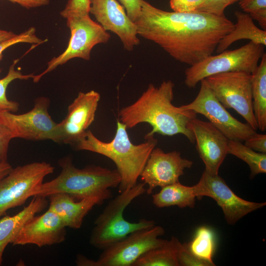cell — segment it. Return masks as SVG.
<instances>
[{
  "mask_svg": "<svg viewBox=\"0 0 266 266\" xmlns=\"http://www.w3.org/2000/svg\"><path fill=\"white\" fill-rule=\"evenodd\" d=\"M134 23L138 35L190 66L212 55L220 40L234 27L225 15L167 11L145 0H142L140 15Z\"/></svg>",
  "mask_w": 266,
  "mask_h": 266,
  "instance_id": "obj_1",
  "label": "cell"
},
{
  "mask_svg": "<svg viewBox=\"0 0 266 266\" xmlns=\"http://www.w3.org/2000/svg\"><path fill=\"white\" fill-rule=\"evenodd\" d=\"M174 88V83L169 80L163 81L158 87L150 84L136 100L120 110L118 120L127 129L142 123L149 124L152 130L144 137L155 133L166 136L181 134L195 143L190 124L197 114L172 104Z\"/></svg>",
  "mask_w": 266,
  "mask_h": 266,
  "instance_id": "obj_2",
  "label": "cell"
},
{
  "mask_svg": "<svg viewBox=\"0 0 266 266\" xmlns=\"http://www.w3.org/2000/svg\"><path fill=\"white\" fill-rule=\"evenodd\" d=\"M154 136L144 137L145 142L134 144L130 139L127 127L118 119L115 136L110 142L99 139L88 130L73 146L77 150L92 152L111 160L121 177L118 186L121 193L137 184L151 151L157 144L158 140Z\"/></svg>",
  "mask_w": 266,
  "mask_h": 266,
  "instance_id": "obj_3",
  "label": "cell"
},
{
  "mask_svg": "<svg viewBox=\"0 0 266 266\" xmlns=\"http://www.w3.org/2000/svg\"><path fill=\"white\" fill-rule=\"evenodd\" d=\"M59 165L62 168L60 173L54 179L43 183L35 196L47 198L63 193L77 200L90 197L105 200L111 196L110 188L118 187L121 182L116 169L111 170L95 165L77 168L70 157L61 159Z\"/></svg>",
  "mask_w": 266,
  "mask_h": 266,
  "instance_id": "obj_4",
  "label": "cell"
},
{
  "mask_svg": "<svg viewBox=\"0 0 266 266\" xmlns=\"http://www.w3.org/2000/svg\"><path fill=\"white\" fill-rule=\"evenodd\" d=\"M143 182L119 193L111 200L94 222V227L89 238L90 244L95 248L103 250L122 239L131 233L155 225L153 220L141 219L131 223L124 217L126 207L136 198L146 192Z\"/></svg>",
  "mask_w": 266,
  "mask_h": 266,
  "instance_id": "obj_5",
  "label": "cell"
},
{
  "mask_svg": "<svg viewBox=\"0 0 266 266\" xmlns=\"http://www.w3.org/2000/svg\"><path fill=\"white\" fill-rule=\"evenodd\" d=\"M265 46L249 41L233 50L210 55L185 70L184 83L190 88L209 76L224 72L241 71L251 74L265 53Z\"/></svg>",
  "mask_w": 266,
  "mask_h": 266,
  "instance_id": "obj_6",
  "label": "cell"
},
{
  "mask_svg": "<svg viewBox=\"0 0 266 266\" xmlns=\"http://www.w3.org/2000/svg\"><path fill=\"white\" fill-rule=\"evenodd\" d=\"M163 227L155 225L135 231L122 239L104 248L97 260L78 254L75 263L79 266H133L148 251L163 244L166 239Z\"/></svg>",
  "mask_w": 266,
  "mask_h": 266,
  "instance_id": "obj_7",
  "label": "cell"
},
{
  "mask_svg": "<svg viewBox=\"0 0 266 266\" xmlns=\"http://www.w3.org/2000/svg\"><path fill=\"white\" fill-rule=\"evenodd\" d=\"M66 19L67 27L70 32L66 49L49 61L46 69L42 72L34 75L33 78L34 82H38L44 75L72 59L90 60L93 48L97 44L107 43L110 38L107 31L93 21L89 14L70 17Z\"/></svg>",
  "mask_w": 266,
  "mask_h": 266,
  "instance_id": "obj_8",
  "label": "cell"
},
{
  "mask_svg": "<svg viewBox=\"0 0 266 266\" xmlns=\"http://www.w3.org/2000/svg\"><path fill=\"white\" fill-rule=\"evenodd\" d=\"M54 167L45 162L19 166L0 180V218L9 209L21 206L36 195L44 178Z\"/></svg>",
  "mask_w": 266,
  "mask_h": 266,
  "instance_id": "obj_9",
  "label": "cell"
},
{
  "mask_svg": "<svg viewBox=\"0 0 266 266\" xmlns=\"http://www.w3.org/2000/svg\"><path fill=\"white\" fill-rule=\"evenodd\" d=\"M216 98L226 108H232L256 131L258 129L253 106L251 74L232 71L204 79Z\"/></svg>",
  "mask_w": 266,
  "mask_h": 266,
  "instance_id": "obj_10",
  "label": "cell"
},
{
  "mask_svg": "<svg viewBox=\"0 0 266 266\" xmlns=\"http://www.w3.org/2000/svg\"><path fill=\"white\" fill-rule=\"evenodd\" d=\"M49 99H36L29 111L16 114L8 111H0V123L11 132L13 138L39 141L51 140L59 143L58 123L55 122L48 112Z\"/></svg>",
  "mask_w": 266,
  "mask_h": 266,
  "instance_id": "obj_11",
  "label": "cell"
},
{
  "mask_svg": "<svg viewBox=\"0 0 266 266\" xmlns=\"http://www.w3.org/2000/svg\"><path fill=\"white\" fill-rule=\"evenodd\" d=\"M200 83L196 98L191 102L181 105L182 108L203 115L229 140L244 141L256 132L247 123L238 121L227 110L204 79Z\"/></svg>",
  "mask_w": 266,
  "mask_h": 266,
  "instance_id": "obj_12",
  "label": "cell"
},
{
  "mask_svg": "<svg viewBox=\"0 0 266 266\" xmlns=\"http://www.w3.org/2000/svg\"><path fill=\"white\" fill-rule=\"evenodd\" d=\"M194 186L197 198L206 196L214 200L222 208L225 219L229 225H234L247 214L266 205L265 202H256L242 199L218 174H210L205 170Z\"/></svg>",
  "mask_w": 266,
  "mask_h": 266,
  "instance_id": "obj_13",
  "label": "cell"
},
{
  "mask_svg": "<svg viewBox=\"0 0 266 266\" xmlns=\"http://www.w3.org/2000/svg\"><path fill=\"white\" fill-rule=\"evenodd\" d=\"M193 164L192 161L182 158L179 152L166 153L155 147L140 175L143 182L147 185V194H151L157 187L162 188L179 182L184 170L190 168Z\"/></svg>",
  "mask_w": 266,
  "mask_h": 266,
  "instance_id": "obj_14",
  "label": "cell"
},
{
  "mask_svg": "<svg viewBox=\"0 0 266 266\" xmlns=\"http://www.w3.org/2000/svg\"><path fill=\"white\" fill-rule=\"evenodd\" d=\"M100 99L94 91L79 92L67 108V113L58 123L59 143L73 145L94 122Z\"/></svg>",
  "mask_w": 266,
  "mask_h": 266,
  "instance_id": "obj_15",
  "label": "cell"
},
{
  "mask_svg": "<svg viewBox=\"0 0 266 266\" xmlns=\"http://www.w3.org/2000/svg\"><path fill=\"white\" fill-rule=\"evenodd\" d=\"M89 13L105 31L119 37L126 50L132 51L139 44L135 23L117 0H90Z\"/></svg>",
  "mask_w": 266,
  "mask_h": 266,
  "instance_id": "obj_16",
  "label": "cell"
},
{
  "mask_svg": "<svg viewBox=\"0 0 266 266\" xmlns=\"http://www.w3.org/2000/svg\"><path fill=\"white\" fill-rule=\"evenodd\" d=\"M190 128L194 135L197 151L204 164V170L218 174L228 154L229 139L209 122L196 117L191 121Z\"/></svg>",
  "mask_w": 266,
  "mask_h": 266,
  "instance_id": "obj_17",
  "label": "cell"
},
{
  "mask_svg": "<svg viewBox=\"0 0 266 266\" xmlns=\"http://www.w3.org/2000/svg\"><path fill=\"white\" fill-rule=\"evenodd\" d=\"M66 227L61 218L48 209L34 216L21 229L11 244H34L39 247L60 243L66 239Z\"/></svg>",
  "mask_w": 266,
  "mask_h": 266,
  "instance_id": "obj_18",
  "label": "cell"
},
{
  "mask_svg": "<svg viewBox=\"0 0 266 266\" xmlns=\"http://www.w3.org/2000/svg\"><path fill=\"white\" fill-rule=\"evenodd\" d=\"M48 198V209L61 218L66 227L74 229L80 228L86 215L95 205L101 204L104 201L98 197L76 201L70 195L63 193L52 194Z\"/></svg>",
  "mask_w": 266,
  "mask_h": 266,
  "instance_id": "obj_19",
  "label": "cell"
},
{
  "mask_svg": "<svg viewBox=\"0 0 266 266\" xmlns=\"http://www.w3.org/2000/svg\"><path fill=\"white\" fill-rule=\"evenodd\" d=\"M24 208L13 216L0 218V266L2 263L4 251L12 242L23 227L48 203L46 198L35 196Z\"/></svg>",
  "mask_w": 266,
  "mask_h": 266,
  "instance_id": "obj_20",
  "label": "cell"
},
{
  "mask_svg": "<svg viewBox=\"0 0 266 266\" xmlns=\"http://www.w3.org/2000/svg\"><path fill=\"white\" fill-rule=\"evenodd\" d=\"M234 15L236 23L233 29L219 42L215 50L217 53L227 50L232 44L241 39H248L256 44L266 45V30L256 26L248 14L236 11Z\"/></svg>",
  "mask_w": 266,
  "mask_h": 266,
  "instance_id": "obj_21",
  "label": "cell"
},
{
  "mask_svg": "<svg viewBox=\"0 0 266 266\" xmlns=\"http://www.w3.org/2000/svg\"><path fill=\"white\" fill-rule=\"evenodd\" d=\"M196 198L195 186H185L179 181L162 187L159 192L152 195V202L159 208L171 206L193 208Z\"/></svg>",
  "mask_w": 266,
  "mask_h": 266,
  "instance_id": "obj_22",
  "label": "cell"
},
{
  "mask_svg": "<svg viewBox=\"0 0 266 266\" xmlns=\"http://www.w3.org/2000/svg\"><path fill=\"white\" fill-rule=\"evenodd\" d=\"M251 73L252 106L258 129H266V54Z\"/></svg>",
  "mask_w": 266,
  "mask_h": 266,
  "instance_id": "obj_23",
  "label": "cell"
},
{
  "mask_svg": "<svg viewBox=\"0 0 266 266\" xmlns=\"http://www.w3.org/2000/svg\"><path fill=\"white\" fill-rule=\"evenodd\" d=\"M182 243L175 236L166 240L139 257L133 266H179L178 256Z\"/></svg>",
  "mask_w": 266,
  "mask_h": 266,
  "instance_id": "obj_24",
  "label": "cell"
},
{
  "mask_svg": "<svg viewBox=\"0 0 266 266\" xmlns=\"http://www.w3.org/2000/svg\"><path fill=\"white\" fill-rule=\"evenodd\" d=\"M228 154L245 162L250 169V178L266 173V153L255 151L238 140L228 141Z\"/></svg>",
  "mask_w": 266,
  "mask_h": 266,
  "instance_id": "obj_25",
  "label": "cell"
},
{
  "mask_svg": "<svg viewBox=\"0 0 266 266\" xmlns=\"http://www.w3.org/2000/svg\"><path fill=\"white\" fill-rule=\"evenodd\" d=\"M187 245L190 251L199 258L215 266L213 257L215 249V239L212 230L206 226L198 229L195 236Z\"/></svg>",
  "mask_w": 266,
  "mask_h": 266,
  "instance_id": "obj_26",
  "label": "cell"
},
{
  "mask_svg": "<svg viewBox=\"0 0 266 266\" xmlns=\"http://www.w3.org/2000/svg\"><path fill=\"white\" fill-rule=\"evenodd\" d=\"M18 60H15L10 66L7 75L0 79V111L17 112L19 108V103L15 101L9 100L6 96V90L9 84L16 79L28 80L33 78V74H23L19 70L15 69Z\"/></svg>",
  "mask_w": 266,
  "mask_h": 266,
  "instance_id": "obj_27",
  "label": "cell"
},
{
  "mask_svg": "<svg viewBox=\"0 0 266 266\" xmlns=\"http://www.w3.org/2000/svg\"><path fill=\"white\" fill-rule=\"evenodd\" d=\"M239 7L244 12L258 22L266 30V0H239Z\"/></svg>",
  "mask_w": 266,
  "mask_h": 266,
  "instance_id": "obj_28",
  "label": "cell"
},
{
  "mask_svg": "<svg viewBox=\"0 0 266 266\" xmlns=\"http://www.w3.org/2000/svg\"><path fill=\"white\" fill-rule=\"evenodd\" d=\"M35 29L32 27L27 31L16 34L14 37L0 42V61L3 57V52L8 47L19 43L41 44L46 41L38 38L35 34ZM1 70L0 69V72Z\"/></svg>",
  "mask_w": 266,
  "mask_h": 266,
  "instance_id": "obj_29",
  "label": "cell"
},
{
  "mask_svg": "<svg viewBox=\"0 0 266 266\" xmlns=\"http://www.w3.org/2000/svg\"><path fill=\"white\" fill-rule=\"evenodd\" d=\"M90 0H68L61 12L64 18L89 14Z\"/></svg>",
  "mask_w": 266,
  "mask_h": 266,
  "instance_id": "obj_30",
  "label": "cell"
},
{
  "mask_svg": "<svg viewBox=\"0 0 266 266\" xmlns=\"http://www.w3.org/2000/svg\"><path fill=\"white\" fill-rule=\"evenodd\" d=\"M239 0H206L197 9L198 11L205 12L219 16L224 15L226 8Z\"/></svg>",
  "mask_w": 266,
  "mask_h": 266,
  "instance_id": "obj_31",
  "label": "cell"
},
{
  "mask_svg": "<svg viewBox=\"0 0 266 266\" xmlns=\"http://www.w3.org/2000/svg\"><path fill=\"white\" fill-rule=\"evenodd\" d=\"M178 261L179 266H211L209 263L193 254L189 249L186 243L182 244Z\"/></svg>",
  "mask_w": 266,
  "mask_h": 266,
  "instance_id": "obj_32",
  "label": "cell"
},
{
  "mask_svg": "<svg viewBox=\"0 0 266 266\" xmlns=\"http://www.w3.org/2000/svg\"><path fill=\"white\" fill-rule=\"evenodd\" d=\"M206 0H169L170 8L173 11L192 12L197 9Z\"/></svg>",
  "mask_w": 266,
  "mask_h": 266,
  "instance_id": "obj_33",
  "label": "cell"
},
{
  "mask_svg": "<svg viewBox=\"0 0 266 266\" xmlns=\"http://www.w3.org/2000/svg\"><path fill=\"white\" fill-rule=\"evenodd\" d=\"M14 138L10 130L0 123V163L7 162L10 142Z\"/></svg>",
  "mask_w": 266,
  "mask_h": 266,
  "instance_id": "obj_34",
  "label": "cell"
},
{
  "mask_svg": "<svg viewBox=\"0 0 266 266\" xmlns=\"http://www.w3.org/2000/svg\"><path fill=\"white\" fill-rule=\"evenodd\" d=\"M244 145L252 150L263 153H266V135L256 132L246 139Z\"/></svg>",
  "mask_w": 266,
  "mask_h": 266,
  "instance_id": "obj_35",
  "label": "cell"
},
{
  "mask_svg": "<svg viewBox=\"0 0 266 266\" xmlns=\"http://www.w3.org/2000/svg\"><path fill=\"white\" fill-rule=\"evenodd\" d=\"M142 0H119L125 8L127 15L135 22L140 15Z\"/></svg>",
  "mask_w": 266,
  "mask_h": 266,
  "instance_id": "obj_36",
  "label": "cell"
},
{
  "mask_svg": "<svg viewBox=\"0 0 266 266\" xmlns=\"http://www.w3.org/2000/svg\"><path fill=\"white\" fill-rule=\"evenodd\" d=\"M13 3H17L27 9L47 5L50 0H7Z\"/></svg>",
  "mask_w": 266,
  "mask_h": 266,
  "instance_id": "obj_37",
  "label": "cell"
},
{
  "mask_svg": "<svg viewBox=\"0 0 266 266\" xmlns=\"http://www.w3.org/2000/svg\"><path fill=\"white\" fill-rule=\"evenodd\" d=\"M12 169V166L7 162L0 163V180L6 176Z\"/></svg>",
  "mask_w": 266,
  "mask_h": 266,
  "instance_id": "obj_38",
  "label": "cell"
},
{
  "mask_svg": "<svg viewBox=\"0 0 266 266\" xmlns=\"http://www.w3.org/2000/svg\"><path fill=\"white\" fill-rule=\"evenodd\" d=\"M16 34L11 32L0 30V42L14 37Z\"/></svg>",
  "mask_w": 266,
  "mask_h": 266,
  "instance_id": "obj_39",
  "label": "cell"
}]
</instances>
